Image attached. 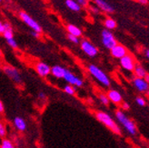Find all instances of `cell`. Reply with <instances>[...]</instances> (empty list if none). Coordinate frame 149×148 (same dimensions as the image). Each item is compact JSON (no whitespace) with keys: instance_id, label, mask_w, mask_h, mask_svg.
Masks as SVG:
<instances>
[{"instance_id":"obj_1","label":"cell","mask_w":149,"mask_h":148,"mask_svg":"<svg viewBox=\"0 0 149 148\" xmlns=\"http://www.w3.org/2000/svg\"><path fill=\"white\" fill-rule=\"evenodd\" d=\"M95 117L98 121H100L102 124H105L107 127H108L114 134H116V135L121 134L120 127H119L116 124V123L112 119V117L108 114H107L105 112H102V111H98V112L95 113Z\"/></svg>"},{"instance_id":"obj_2","label":"cell","mask_w":149,"mask_h":148,"mask_svg":"<svg viewBox=\"0 0 149 148\" xmlns=\"http://www.w3.org/2000/svg\"><path fill=\"white\" fill-rule=\"evenodd\" d=\"M116 119L119 121V123L123 125L125 129L127 131L130 135H136V127L135 124H134L129 118L124 114V112H122L121 110H116Z\"/></svg>"},{"instance_id":"obj_3","label":"cell","mask_w":149,"mask_h":148,"mask_svg":"<svg viewBox=\"0 0 149 148\" xmlns=\"http://www.w3.org/2000/svg\"><path fill=\"white\" fill-rule=\"evenodd\" d=\"M88 72L91 74V75L98 81L100 84H102L103 85L105 86H109L110 85V79L107 76V75L103 72L99 67H97L95 65H89L87 66Z\"/></svg>"},{"instance_id":"obj_4","label":"cell","mask_w":149,"mask_h":148,"mask_svg":"<svg viewBox=\"0 0 149 148\" xmlns=\"http://www.w3.org/2000/svg\"><path fill=\"white\" fill-rule=\"evenodd\" d=\"M102 42L104 44V46L110 50L117 45L116 40L114 38L113 34H112L111 32H109L108 30H103V32H102Z\"/></svg>"},{"instance_id":"obj_5","label":"cell","mask_w":149,"mask_h":148,"mask_svg":"<svg viewBox=\"0 0 149 148\" xmlns=\"http://www.w3.org/2000/svg\"><path fill=\"white\" fill-rule=\"evenodd\" d=\"M3 70H4V73L13 81V82H15L16 84H21L22 83L21 76H20L19 72L16 68L12 67V66L6 65V66H4Z\"/></svg>"},{"instance_id":"obj_6","label":"cell","mask_w":149,"mask_h":148,"mask_svg":"<svg viewBox=\"0 0 149 148\" xmlns=\"http://www.w3.org/2000/svg\"><path fill=\"white\" fill-rule=\"evenodd\" d=\"M20 17L22 18V20H23L28 26H30V27L33 29V31L37 32L38 34L42 31V29H41L40 26H39L38 24H37L36 22L31 17H29L26 13H25V12H21V13H20Z\"/></svg>"},{"instance_id":"obj_7","label":"cell","mask_w":149,"mask_h":148,"mask_svg":"<svg viewBox=\"0 0 149 148\" xmlns=\"http://www.w3.org/2000/svg\"><path fill=\"white\" fill-rule=\"evenodd\" d=\"M64 79L68 82L69 85H74V86H77V87H80L83 85V81L82 79H80L78 76H77L74 74H73L71 71L66 69L65 71V76H64Z\"/></svg>"},{"instance_id":"obj_8","label":"cell","mask_w":149,"mask_h":148,"mask_svg":"<svg viewBox=\"0 0 149 148\" xmlns=\"http://www.w3.org/2000/svg\"><path fill=\"white\" fill-rule=\"evenodd\" d=\"M133 85L141 93L149 92V83H147L145 78L136 77L133 80Z\"/></svg>"},{"instance_id":"obj_9","label":"cell","mask_w":149,"mask_h":148,"mask_svg":"<svg viewBox=\"0 0 149 148\" xmlns=\"http://www.w3.org/2000/svg\"><path fill=\"white\" fill-rule=\"evenodd\" d=\"M120 65L122 67L126 70V71H134L136 67V64L134 59L131 56L126 55L125 56H124L123 58L120 59Z\"/></svg>"},{"instance_id":"obj_10","label":"cell","mask_w":149,"mask_h":148,"mask_svg":"<svg viewBox=\"0 0 149 148\" xmlns=\"http://www.w3.org/2000/svg\"><path fill=\"white\" fill-rule=\"evenodd\" d=\"M81 48L87 56H91V57L95 56L96 55H97V49H96V47L94 45H92L91 43H89L88 41H86V40L82 41Z\"/></svg>"},{"instance_id":"obj_11","label":"cell","mask_w":149,"mask_h":148,"mask_svg":"<svg viewBox=\"0 0 149 148\" xmlns=\"http://www.w3.org/2000/svg\"><path fill=\"white\" fill-rule=\"evenodd\" d=\"M36 70L37 72V74L42 76V77H46L47 76H48L49 74L51 73V67L43 62H39L37 63L36 65Z\"/></svg>"},{"instance_id":"obj_12","label":"cell","mask_w":149,"mask_h":148,"mask_svg":"<svg viewBox=\"0 0 149 148\" xmlns=\"http://www.w3.org/2000/svg\"><path fill=\"white\" fill-rule=\"evenodd\" d=\"M111 55L116 58L121 59L126 56V49L121 45H116L115 47L111 49Z\"/></svg>"},{"instance_id":"obj_13","label":"cell","mask_w":149,"mask_h":148,"mask_svg":"<svg viewBox=\"0 0 149 148\" xmlns=\"http://www.w3.org/2000/svg\"><path fill=\"white\" fill-rule=\"evenodd\" d=\"M107 97L110 101H112L114 104H116V105L122 103V95L116 90H110L107 93Z\"/></svg>"},{"instance_id":"obj_14","label":"cell","mask_w":149,"mask_h":148,"mask_svg":"<svg viewBox=\"0 0 149 148\" xmlns=\"http://www.w3.org/2000/svg\"><path fill=\"white\" fill-rule=\"evenodd\" d=\"M65 71H66V69L62 67L60 65H54L53 67H51L52 76L56 78H64Z\"/></svg>"},{"instance_id":"obj_15","label":"cell","mask_w":149,"mask_h":148,"mask_svg":"<svg viewBox=\"0 0 149 148\" xmlns=\"http://www.w3.org/2000/svg\"><path fill=\"white\" fill-rule=\"evenodd\" d=\"M14 125L19 131H25L26 129V124L22 117L17 116L14 119Z\"/></svg>"},{"instance_id":"obj_16","label":"cell","mask_w":149,"mask_h":148,"mask_svg":"<svg viewBox=\"0 0 149 148\" xmlns=\"http://www.w3.org/2000/svg\"><path fill=\"white\" fill-rule=\"evenodd\" d=\"M95 3L101 9L105 10L106 12H108V13H112L114 12V9L113 7L111 6H109L107 2H105L104 0H95Z\"/></svg>"},{"instance_id":"obj_17","label":"cell","mask_w":149,"mask_h":148,"mask_svg":"<svg viewBox=\"0 0 149 148\" xmlns=\"http://www.w3.org/2000/svg\"><path fill=\"white\" fill-rule=\"evenodd\" d=\"M134 72H135V75L136 76V77H140V78H145L146 76V75H147L146 69L143 67V66H141L139 65H136Z\"/></svg>"},{"instance_id":"obj_18","label":"cell","mask_w":149,"mask_h":148,"mask_svg":"<svg viewBox=\"0 0 149 148\" xmlns=\"http://www.w3.org/2000/svg\"><path fill=\"white\" fill-rule=\"evenodd\" d=\"M68 31L69 32L70 35L77 36V38L82 35V32H81L80 29L78 27H77L76 26H74V25H68Z\"/></svg>"},{"instance_id":"obj_19","label":"cell","mask_w":149,"mask_h":148,"mask_svg":"<svg viewBox=\"0 0 149 148\" xmlns=\"http://www.w3.org/2000/svg\"><path fill=\"white\" fill-rule=\"evenodd\" d=\"M4 25H5V27H6V31H5V33L3 34V35H4V38H5L6 40L13 38V31H12L11 26H10L9 24H7V23H5Z\"/></svg>"},{"instance_id":"obj_20","label":"cell","mask_w":149,"mask_h":148,"mask_svg":"<svg viewBox=\"0 0 149 148\" xmlns=\"http://www.w3.org/2000/svg\"><path fill=\"white\" fill-rule=\"evenodd\" d=\"M66 6H68L70 9L74 10V11H79L80 10V6L77 3H76L74 1H73V0H66L65 2Z\"/></svg>"},{"instance_id":"obj_21","label":"cell","mask_w":149,"mask_h":148,"mask_svg":"<svg viewBox=\"0 0 149 148\" xmlns=\"http://www.w3.org/2000/svg\"><path fill=\"white\" fill-rule=\"evenodd\" d=\"M105 26L108 29H114L116 26V21L113 19H107L105 21Z\"/></svg>"},{"instance_id":"obj_22","label":"cell","mask_w":149,"mask_h":148,"mask_svg":"<svg viewBox=\"0 0 149 148\" xmlns=\"http://www.w3.org/2000/svg\"><path fill=\"white\" fill-rule=\"evenodd\" d=\"M1 148H15L13 143L8 139H3L1 142Z\"/></svg>"},{"instance_id":"obj_23","label":"cell","mask_w":149,"mask_h":148,"mask_svg":"<svg viewBox=\"0 0 149 148\" xmlns=\"http://www.w3.org/2000/svg\"><path fill=\"white\" fill-rule=\"evenodd\" d=\"M64 91L66 93V94H74V92H76V89H74V87L71 85H65L64 87Z\"/></svg>"},{"instance_id":"obj_24","label":"cell","mask_w":149,"mask_h":148,"mask_svg":"<svg viewBox=\"0 0 149 148\" xmlns=\"http://www.w3.org/2000/svg\"><path fill=\"white\" fill-rule=\"evenodd\" d=\"M99 99H100V101H101V103L103 104V105H105V106H108V105H109L110 100H109V98H108L107 95L101 94L99 95Z\"/></svg>"},{"instance_id":"obj_25","label":"cell","mask_w":149,"mask_h":148,"mask_svg":"<svg viewBox=\"0 0 149 148\" xmlns=\"http://www.w3.org/2000/svg\"><path fill=\"white\" fill-rule=\"evenodd\" d=\"M136 102L137 103V105L140 106H146V101L143 97H136Z\"/></svg>"},{"instance_id":"obj_26","label":"cell","mask_w":149,"mask_h":148,"mask_svg":"<svg viewBox=\"0 0 149 148\" xmlns=\"http://www.w3.org/2000/svg\"><path fill=\"white\" fill-rule=\"evenodd\" d=\"M7 41V44L11 47H13V48H17V42L15 41V39L14 38H11V39H8V40H6Z\"/></svg>"},{"instance_id":"obj_27","label":"cell","mask_w":149,"mask_h":148,"mask_svg":"<svg viewBox=\"0 0 149 148\" xmlns=\"http://www.w3.org/2000/svg\"><path fill=\"white\" fill-rule=\"evenodd\" d=\"M6 135V127L3 124H0V136L2 138Z\"/></svg>"},{"instance_id":"obj_28","label":"cell","mask_w":149,"mask_h":148,"mask_svg":"<svg viewBox=\"0 0 149 148\" xmlns=\"http://www.w3.org/2000/svg\"><path fill=\"white\" fill-rule=\"evenodd\" d=\"M68 39L71 41V42H73V43H74V44H77L78 43V38L77 36H74V35H68Z\"/></svg>"},{"instance_id":"obj_29","label":"cell","mask_w":149,"mask_h":148,"mask_svg":"<svg viewBox=\"0 0 149 148\" xmlns=\"http://www.w3.org/2000/svg\"><path fill=\"white\" fill-rule=\"evenodd\" d=\"M38 98L41 100H47V94L44 92H39L38 94Z\"/></svg>"},{"instance_id":"obj_30","label":"cell","mask_w":149,"mask_h":148,"mask_svg":"<svg viewBox=\"0 0 149 148\" xmlns=\"http://www.w3.org/2000/svg\"><path fill=\"white\" fill-rule=\"evenodd\" d=\"M6 31V27H5V25L3 23H0V33L1 34H4Z\"/></svg>"},{"instance_id":"obj_31","label":"cell","mask_w":149,"mask_h":148,"mask_svg":"<svg viewBox=\"0 0 149 148\" xmlns=\"http://www.w3.org/2000/svg\"><path fill=\"white\" fill-rule=\"evenodd\" d=\"M122 108L124 110H128L129 109V105H128L127 103H123L122 104Z\"/></svg>"},{"instance_id":"obj_32","label":"cell","mask_w":149,"mask_h":148,"mask_svg":"<svg viewBox=\"0 0 149 148\" xmlns=\"http://www.w3.org/2000/svg\"><path fill=\"white\" fill-rule=\"evenodd\" d=\"M77 2L81 5H83V6L86 5V0H77Z\"/></svg>"},{"instance_id":"obj_33","label":"cell","mask_w":149,"mask_h":148,"mask_svg":"<svg viewBox=\"0 0 149 148\" xmlns=\"http://www.w3.org/2000/svg\"><path fill=\"white\" fill-rule=\"evenodd\" d=\"M4 111V105L2 102H0V112H3Z\"/></svg>"},{"instance_id":"obj_34","label":"cell","mask_w":149,"mask_h":148,"mask_svg":"<svg viewBox=\"0 0 149 148\" xmlns=\"http://www.w3.org/2000/svg\"><path fill=\"white\" fill-rule=\"evenodd\" d=\"M32 35H33L34 36H36V38H37V36H38V33H37V32H35V31L32 32Z\"/></svg>"},{"instance_id":"obj_35","label":"cell","mask_w":149,"mask_h":148,"mask_svg":"<svg viewBox=\"0 0 149 148\" xmlns=\"http://www.w3.org/2000/svg\"><path fill=\"white\" fill-rule=\"evenodd\" d=\"M145 79H146V81L147 83H149V74H147L146 76L145 77Z\"/></svg>"},{"instance_id":"obj_36","label":"cell","mask_w":149,"mask_h":148,"mask_svg":"<svg viewBox=\"0 0 149 148\" xmlns=\"http://www.w3.org/2000/svg\"><path fill=\"white\" fill-rule=\"evenodd\" d=\"M138 1L140 3H142V4H146L147 3V0H138Z\"/></svg>"},{"instance_id":"obj_37","label":"cell","mask_w":149,"mask_h":148,"mask_svg":"<svg viewBox=\"0 0 149 148\" xmlns=\"http://www.w3.org/2000/svg\"><path fill=\"white\" fill-rule=\"evenodd\" d=\"M146 56L147 58H149V49L146 50Z\"/></svg>"}]
</instances>
